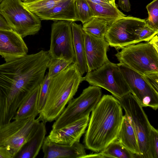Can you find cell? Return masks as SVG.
<instances>
[{
  "label": "cell",
  "instance_id": "cell-1",
  "mask_svg": "<svg viewBox=\"0 0 158 158\" xmlns=\"http://www.w3.org/2000/svg\"><path fill=\"white\" fill-rule=\"evenodd\" d=\"M51 58L42 50L0 65V126L11 122L25 97L40 85Z\"/></svg>",
  "mask_w": 158,
  "mask_h": 158
},
{
  "label": "cell",
  "instance_id": "cell-2",
  "mask_svg": "<svg viewBox=\"0 0 158 158\" xmlns=\"http://www.w3.org/2000/svg\"><path fill=\"white\" fill-rule=\"evenodd\" d=\"M123 117L118 100L103 95L89 117L84 139L85 148L98 152L116 140Z\"/></svg>",
  "mask_w": 158,
  "mask_h": 158
},
{
  "label": "cell",
  "instance_id": "cell-3",
  "mask_svg": "<svg viewBox=\"0 0 158 158\" xmlns=\"http://www.w3.org/2000/svg\"><path fill=\"white\" fill-rule=\"evenodd\" d=\"M84 81L75 63L51 78L44 107L37 118L45 123L56 120Z\"/></svg>",
  "mask_w": 158,
  "mask_h": 158
},
{
  "label": "cell",
  "instance_id": "cell-4",
  "mask_svg": "<svg viewBox=\"0 0 158 158\" xmlns=\"http://www.w3.org/2000/svg\"><path fill=\"white\" fill-rule=\"evenodd\" d=\"M0 14L10 28L23 38L36 34L41 27L40 19L26 8L22 0H3Z\"/></svg>",
  "mask_w": 158,
  "mask_h": 158
},
{
  "label": "cell",
  "instance_id": "cell-5",
  "mask_svg": "<svg viewBox=\"0 0 158 158\" xmlns=\"http://www.w3.org/2000/svg\"><path fill=\"white\" fill-rule=\"evenodd\" d=\"M115 54L119 63L142 75L158 73V51L149 42L125 46Z\"/></svg>",
  "mask_w": 158,
  "mask_h": 158
},
{
  "label": "cell",
  "instance_id": "cell-6",
  "mask_svg": "<svg viewBox=\"0 0 158 158\" xmlns=\"http://www.w3.org/2000/svg\"><path fill=\"white\" fill-rule=\"evenodd\" d=\"M101 88L90 85L84 89L77 98H73L55 120L52 127L59 129L89 115L102 97Z\"/></svg>",
  "mask_w": 158,
  "mask_h": 158
},
{
  "label": "cell",
  "instance_id": "cell-7",
  "mask_svg": "<svg viewBox=\"0 0 158 158\" xmlns=\"http://www.w3.org/2000/svg\"><path fill=\"white\" fill-rule=\"evenodd\" d=\"M83 77L91 85L104 89L118 100L131 93L117 64L109 60L98 69L87 72Z\"/></svg>",
  "mask_w": 158,
  "mask_h": 158
},
{
  "label": "cell",
  "instance_id": "cell-8",
  "mask_svg": "<svg viewBox=\"0 0 158 158\" xmlns=\"http://www.w3.org/2000/svg\"><path fill=\"white\" fill-rule=\"evenodd\" d=\"M118 101L135 132L140 153L139 158H150L148 141L152 126L143 107L131 93Z\"/></svg>",
  "mask_w": 158,
  "mask_h": 158
},
{
  "label": "cell",
  "instance_id": "cell-9",
  "mask_svg": "<svg viewBox=\"0 0 158 158\" xmlns=\"http://www.w3.org/2000/svg\"><path fill=\"white\" fill-rule=\"evenodd\" d=\"M35 117L17 120L0 126V146L6 148L15 156L32 136L40 121Z\"/></svg>",
  "mask_w": 158,
  "mask_h": 158
},
{
  "label": "cell",
  "instance_id": "cell-10",
  "mask_svg": "<svg viewBox=\"0 0 158 158\" xmlns=\"http://www.w3.org/2000/svg\"><path fill=\"white\" fill-rule=\"evenodd\" d=\"M146 24L145 19L131 16L118 18L109 28L105 38L110 46L118 51L127 46L140 43L137 33Z\"/></svg>",
  "mask_w": 158,
  "mask_h": 158
},
{
  "label": "cell",
  "instance_id": "cell-11",
  "mask_svg": "<svg viewBox=\"0 0 158 158\" xmlns=\"http://www.w3.org/2000/svg\"><path fill=\"white\" fill-rule=\"evenodd\" d=\"M48 51L52 58L75 63L71 22L59 20L52 24L50 47Z\"/></svg>",
  "mask_w": 158,
  "mask_h": 158
},
{
  "label": "cell",
  "instance_id": "cell-12",
  "mask_svg": "<svg viewBox=\"0 0 158 158\" xmlns=\"http://www.w3.org/2000/svg\"><path fill=\"white\" fill-rule=\"evenodd\" d=\"M131 90L143 107L155 110L158 108V92L145 80L143 75L125 65L117 64Z\"/></svg>",
  "mask_w": 158,
  "mask_h": 158
},
{
  "label": "cell",
  "instance_id": "cell-13",
  "mask_svg": "<svg viewBox=\"0 0 158 158\" xmlns=\"http://www.w3.org/2000/svg\"><path fill=\"white\" fill-rule=\"evenodd\" d=\"M84 31L88 72L98 69L109 60L107 52L109 45L105 38L98 37Z\"/></svg>",
  "mask_w": 158,
  "mask_h": 158
},
{
  "label": "cell",
  "instance_id": "cell-14",
  "mask_svg": "<svg viewBox=\"0 0 158 158\" xmlns=\"http://www.w3.org/2000/svg\"><path fill=\"white\" fill-rule=\"evenodd\" d=\"M28 48L22 37L12 29L0 30V55L6 62L27 54Z\"/></svg>",
  "mask_w": 158,
  "mask_h": 158
},
{
  "label": "cell",
  "instance_id": "cell-15",
  "mask_svg": "<svg viewBox=\"0 0 158 158\" xmlns=\"http://www.w3.org/2000/svg\"><path fill=\"white\" fill-rule=\"evenodd\" d=\"M89 115L63 127L52 129L47 136L51 142L58 144L71 145L79 142L87 127Z\"/></svg>",
  "mask_w": 158,
  "mask_h": 158
},
{
  "label": "cell",
  "instance_id": "cell-16",
  "mask_svg": "<svg viewBox=\"0 0 158 158\" xmlns=\"http://www.w3.org/2000/svg\"><path fill=\"white\" fill-rule=\"evenodd\" d=\"M42 148L44 158H82L86 154L84 145L80 142L71 145L61 144L51 141L47 136Z\"/></svg>",
  "mask_w": 158,
  "mask_h": 158
},
{
  "label": "cell",
  "instance_id": "cell-17",
  "mask_svg": "<svg viewBox=\"0 0 158 158\" xmlns=\"http://www.w3.org/2000/svg\"><path fill=\"white\" fill-rule=\"evenodd\" d=\"M35 15L42 20L79 21L74 0H64L48 10Z\"/></svg>",
  "mask_w": 158,
  "mask_h": 158
},
{
  "label": "cell",
  "instance_id": "cell-18",
  "mask_svg": "<svg viewBox=\"0 0 158 158\" xmlns=\"http://www.w3.org/2000/svg\"><path fill=\"white\" fill-rule=\"evenodd\" d=\"M75 64L81 75L88 71L85 57L84 31L81 24L71 22Z\"/></svg>",
  "mask_w": 158,
  "mask_h": 158
},
{
  "label": "cell",
  "instance_id": "cell-19",
  "mask_svg": "<svg viewBox=\"0 0 158 158\" xmlns=\"http://www.w3.org/2000/svg\"><path fill=\"white\" fill-rule=\"evenodd\" d=\"M46 133L45 123L41 121L34 134L23 146L15 158H35L42 147Z\"/></svg>",
  "mask_w": 158,
  "mask_h": 158
},
{
  "label": "cell",
  "instance_id": "cell-20",
  "mask_svg": "<svg viewBox=\"0 0 158 158\" xmlns=\"http://www.w3.org/2000/svg\"><path fill=\"white\" fill-rule=\"evenodd\" d=\"M40 85L28 93L23 98L13 120H20L39 114L38 104Z\"/></svg>",
  "mask_w": 158,
  "mask_h": 158
},
{
  "label": "cell",
  "instance_id": "cell-21",
  "mask_svg": "<svg viewBox=\"0 0 158 158\" xmlns=\"http://www.w3.org/2000/svg\"><path fill=\"white\" fill-rule=\"evenodd\" d=\"M117 140L139 157L140 151L135 131L129 119L125 114L118 133Z\"/></svg>",
  "mask_w": 158,
  "mask_h": 158
},
{
  "label": "cell",
  "instance_id": "cell-22",
  "mask_svg": "<svg viewBox=\"0 0 158 158\" xmlns=\"http://www.w3.org/2000/svg\"><path fill=\"white\" fill-rule=\"evenodd\" d=\"M117 19L100 16H94L90 20L83 24L84 31L100 38H105L112 23Z\"/></svg>",
  "mask_w": 158,
  "mask_h": 158
},
{
  "label": "cell",
  "instance_id": "cell-23",
  "mask_svg": "<svg viewBox=\"0 0 158 158\" xmlns=\"http://www.w3.org/2000/svg\"><path fill=\"white\" fill-rule=\"evenodd\" d=\"M86 1L94 16L116 19L126 16L125 14L119 10L116 4H97L88 0Z\"/></svg>",
  "mask_w": 158,
  "mask_h": 158
},
{
  "label": "cell",
  "instance_id": "cell-24",
  "mask_svg": "<svg viewBox=\"0 0 158 158\" xmlns=\"http://www.w3.org/2000/svg\"><path fill=\"white\" fill-rule=\"evenodd\" d=\"M103 158H134L136 155L116 140L100 152Z\"/></svg>",
  "mask_w": 158,
  "mask_h": 158
},
{
  "label": "cell",
  "instance_id": "cell-25",
  "mask_svg": "<svg viewBox=\"0 0 158 158\" xmlns=\"http://www.w3.org/2000/svg\"><path fill=\"white\" fill-rule=\"evenodd\" d=\"M64 0H34L23 2V6L32 12H44L52 8Z\"/></svg>",
  "mask_w": 158,
  "mask_h": 158
},
{
  "label": "cell",
  "instance_id": "cell-26",
  "mask_svg": "<svg viewBox=\"0 0 158 158\" xmlns=\"http://www.w3.org/2000/svg\"><path fill=\"white\" fill-rule=\"evenodd\" d=\"M74 2L79 21L83 24L89 21L94 16L86 0H74Z\"/></svg>",
  "mask_w": 158,
  "mask_h": 158
},
{
  "label": "cell",
  "instance_id": "cell-27",
  "mask_svg": "<svg viewBox=\"0 0 158 158\" xmlns=\"http://www.w3.org/2000/svg\"><path fill=\"white\" fill-rule=\"evenodd\" d=\"M74 63L71 61H68L60 59L51 58L48 65L49 77L51 78L60 73L71 64Z\"/></svg>",
  "mask_w": 158,
  "mask_h": 158
},
{
  "label": "cell",
  "instance_id": "cell-28",
  "mask_svg": "<svg viewBox=\"0 0 158 158\" xmlns=\"http://www.w3.org/2000/svg\"><path fill=\"white\" fill-rule=\"evenodd\" d=\"M148 17L146 20V25L158 31V0H153L146 7Z\"/></svg>",
  "mask_w": 158,
  "mask_h": 158
},
{
  "label": "cell",
  "instance_id": "cell-29",
  "mask_svg": "<svg viewBox=\"0 0 158 158\" xmlns=\"http://www.w3.org/2000/svg\"><path fill=\"white\" fill-rule=\"evenodd\" d=\"M150 158H158V131L152 126L148 141Z\"/></svg>",
  "mask_w": 158,
  "mask_h": 158
},
{
  "label": "cell",
  "instance_id": "cell-30",
  "mask_svg": "<svg viewBox=\"0 0 158 158\" xmlns=\"http://www.w3.org/2000/svg\"><path fill=\"white\" fill-rule=\"evenodd\" d=\"M51 79V78L49 77L47 73L40 84L38 104L39 113L44 107Z\"/></svg>",
  "mask_w": 158,
  "mask_h": 158
},
{
  "label": "cell",
  "instance_id": "cell-31",
  "mask_svg": "<svg viewBox=\"0 0 158 158\" xmlns=\"http://www.w3.org/2000/svg\"><path fill=\"white\" fill-rule=\"evenodd\" d=\"M158 33V31L152 29L146 24L139 30L137 34L138 39L140 43L149 42Z\"/></svg>",
  "mask_w": 158,
  "mask_h": 158
},
{
  "label": "cell",
  "instance_id": "cell-32",
  "mask_svg": "<svg viewBox=\"0 0 158 158\" xmlns=\"http://www.w3.org/2000/svg\"><path fill=\"white\" fill-rule=\"evenodd\" d=\"M143 76L149 84L158 92V73H150Z\"/></svg>",
  "mask_w": 158,
  "mask_h": 158
},
{
  "label": "cell",
  "instance_id": "cell-33",
  "mask_svg": "<svg viewBox=\"0 0 158 158\" xmlns=\"http://www.w3.org/2000/svg\"><path fill=\"white\" fill-rule=\"evenodd\" d=\"M118 6L125 12H128L131 10V5L129 0H118Z\"/></svg>",
  "mask_w": 158,
  "mask_h": 158
},
{
  "label": "cell",
  "instance_id": "cell-34",
  "mask_svg": "<svg viewBox=\"0 0 158 158\" xmlns=\"http://www.w3.org/2000/svg\"><path fill=\"white\" fill-rule=\"evenodd\" d=\"M0 158H12V156L6 148L0 146Z\"/></svg>",
  "mask_w": 158,
  "mask_h": 158
},
{
  "label": "cell",
  "instance_id": "cell-35",
  "mask_svg": "<svg viewBox=\"0 0 158 158\" xmlns=\"http://www.w3.org/2000/svg\"><path fill=\"white\" fill-rule=\"evenodd\" d=\"M11 29L3 16L0 14V30Z\"/></svg>",
  "mask_w": 158,
  "mask_h": 158
},
{
  "label": "cell",
  "instance_id": "cell-36",
  "mask_svg": "<svg viewBox=\"0 0 158 158\" xmlns=\"http://www.w3.org/2000/svg\"><path fill=\"white\" fill-rule=\"evenodd\" d=\"M92 2L97 4H116L115 0H88Z\"/></svg>",
  "mask_w": 158,
  "mask_h": 158
},
{
  "label": "cell",
  "instance_id": "cell-37",
  "mask_svg": "<svg viewBox=\"0 0 158 158\" xmlns=\"http://www.w3.org/2000/svg\"><path fill=\"white\" fill-rule=\"evenodd\" d=\"M149 42L158 51V37L157 34L153 37Z\"/></svg>",
  "mask_w": 158,
  "mask_h": 158
},
{
  "label": "cell",
  "instance_id": "cell-38",
  "mask_svg": "<svg viewBox=\"0 0 158 158\" xmlns=\"http://www.w3.org/2000/svg\"><path fill=\"white\" fill-rule=\"evenodd\" d=\"M34 0H22V2H27V1H32Z\"/></svg>",
  "mask_w": 158,
  "mask_h": 158
},
{
  "label": "cell",
  "instance_id": "cell-39",
  "mask_svg": "<svg viewBox=\"0 0 158 158\" xmlns=\"http://www.w3.org/2000/svg\"><path fill=\"white\" fill-rule=\"evenodd\" d=\"M3 0H0V3Z\"/></svg>",
  "mask_w": 158,
  "mask_h": 158
}]
</instances>
